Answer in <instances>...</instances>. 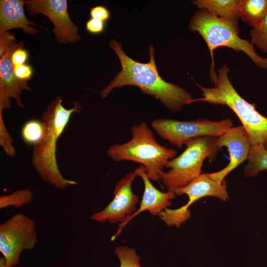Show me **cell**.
I'll list each match as a JSON object with an SVG mask.
<instances>
[{
    "mask_svg": "<svg viewBox=\"0 0 267 267\" xmlns=\"http://www.w3.org/2000/svg\"><path fill=\"white\" fill-rule=\"evenodd\" d=\"M109 44L118 56L122 69L109 84L100 91L102 99L106 98L114 89L134 86L139 88L144 93L159 99L174 113L189 104L192 99L189 92L176 84L165 81L160 76L156 65L153 45H150L149 48V62L143 63L128 56L118 41L112 39Z\"/></svg>",
    "mask_w": 267,
    "mask_h": 267,
    "instance_id": "6da1fadb",
    "label": "cell"
},
{
    "mask_svg": "<svg viewBox=\"0 0 267 267\" xmlns=\"http://www.w3.org/2000/svg\"><path fill=\"white\" fill-rule=\"evenodd\" d=\"M63 97L57 96L48 104L41 117L44 126V136L34 146L32 165L45 182L56 189H65L77 182L65 178L60 172L56 159L57 140L74 113L82 110L80 103L73 102L74 107L67 109L62 104Z\"/></svg>",
    "mask_w": 267,
    "mask_h": 267,
    "instance_id": "7a4b0ae2",
    "label": "cell"
},
{
    "mask_svg": "<svg viewBox=\"0 0 267 267\" xmlns=\"http://www.w3.org/2000/svg\"><path fill=\"white\" fill-rule=\"evenodd\" d=\"M229 71L226 65L220 68L216 78L212 82L213 87L206 88L196 83L202 91V97L191 99L189 104L200 101L228 106L242 123L251 146L261 145L267 150V118L257 111L255 105L239 94L229 79Z\"/></svg>",
    "mask_w": 267,
    "mask_h": 267,
    "instance_id": "3957f363",
    "label": "cell"
},
{
    "mask_svg": "<svg viewBox=\"0 0 267 267\" xmlns=\"http://www.w3.org/2000/svg\"><path fill=\"white\" fill-rule=\"evenodd\" d=\"M131 134L132 138L127 142L111 145L107 151L108 156L114 161L140 163L150 180H159L167 163L176 156L177 151L159 144L144 122L133 126Z\"/></svg>",
    "mask_w": 267,
    "mask_h": 267,
    "instance_id": "277c9868",
    "label": "cell"
},
{
    "mask_svg": "<svg viewBox=\"0 0 267 267\" xmlns=\"http://www.w3.org/2000/svg\"><path fill=\"white\" fill-rule=\"evenodd\" d=\"M188 28L200 35L207 45L211 58L210 75L212 82L217 77L214 51L220 47H227L236 52L242 51L257 66L267 69V58L259 55L254 45L241 38L238 36L239 30L228 22L211 15L205 10L199 9L192 16Z\"/></svg>",
    "mask_w": 267,
    "mask_h": 267,
    "instance_id": "5b68a950",
    "label": "cell"
},
{
    "mask_svg": "<svg viewBox=\"0 0 267 267\" xmlns=\"http://www.w3.org/2000/svg\"><path fill=\"white\" fill-rule=\"evenodd\" d=\"M218 136H201L190 140L185 150L179 156L169 160L166 167L169 170L162 172L159 180L167 191H174L187 185L201 174L205 159L212 161L220 149L217 144Z\"/></svg>",
    "mask_w": 267,
    "mask_h": 267,
    "instance_id": "8992f818",
    "label": "cell"
},
{
    "mask_svg": "<svg viewBox=\"0 0 267 267\" xmlns=\"http://www.w3.org/2000/svg\"><path fill=\"white\" fill-rule=\"evenodd\" d=\"M151 126L162 138L180 148L197 137L219 136L233 127V123L230 118L219 121L207 119L178 121L160 118L153 120Z\"/></svg>",
    "mask_w": 267,
    "mask_h": 267,
    "instance_id": "52a82bcc",
    "label": "cell"
},
{
    "mask_svg": "<svg viewBox=\"0 0 267 267\" xmlns=\"http://www.w3.org/2000/svg\"><path fill=\"white\" fill-rule=\"evenodd\" d=\"M37 242L35 222L23 214L16 213L0 224V251L6 267L17 266L21 254L34 248Z\"/></svg>",
    "mask_w": 267,
    "mask_h": 267,
    "instance_id": "ba28073f",
    "label": "cell"
},
{
    "mask_svg": "<svg viewBox=\"0 0 267 267\" xmlns=\"http://www.w3.org/2000/svg\"><path fill=\"white\" fill-rule=\"evenodd\" d=\"M174 192L178 196L186 194L188 198L187 203L177 209L166 208L159 217L167 225L176 227L190 218L189 208L197 200L206 196L215 197L222 201L229 199L226 182L220 183L211 178L208 174H201L187 185L176 189Z\"/></svg>",
    "mask_w": 267,
    "mask_h": 267,
    "instance_id": "9c48e42d",
    "label": "cell"
},
{
    "mask_svg": "<svg viewBox=\"0 0 267 267\" xmlns=\"http://www.w3.org/2000/svg\"><path fill=\"white\" fill-rule=\"evenodd\" d=\"M27 10L32 16L43 14L53 23V33L58 43H73L80 40L79 26L71 20L66 0H29L25 1Z\"/></svg>",
    "mask_w": 267,
    "mask_h": 267,
    "instance_id": "30bf717a",
    "label": "cell"
},
{
    "mask_svg": "<svg viewBox=\"0 0 267 267\" xmlns=\"http://www.w3.org/2000/svg\"><path fill=\"white\" fill-rule=\"evenodd\" d=\"M137 177L135 170L118 180L113 191V199L103 210L91 215L90 219L100 223L120 224L126 221L136 211L139 198L133 192L132 185Z\"/></svg>",
    "mask_w": 267,
    "mask_h": 267,
    "instance_id": "8fae6325",
    "label": "cell"
},
{
    "mask_svg": "<svg viewBox=\"0 0 267 267\" xmlns=\"http://www.w3.org/2000/svg\"><path fill=\"white\" fill-rule=\"evenodd\" d=\"M217 144L219 149L222 147L227 148L230 161L223 169L208 175L211 178L222 183L229 173L248 160L251 145L247 133L242 125L228 129L218 137Z\"/></svg>",
    "mask_w": 267,
    "mask_h": 267,
    "instance_id": "7c38bea8",
    "label": "cell"
},
{
    "mask_svg": "<svg viewBox=\"0 0 267 267\" xmlns=\"http://www.w3.org/2000/svg\"><path fill=\"white\" fill-rule=\"evenodd\" d=\"M138 177L142 178L144 183V191L139 208L124 222L119 224L117 231L111 238L114 240L122 231L123 228L136 216L145 211H149L154 215H159L165 209L172 205L171 200L175 198L176 194L174 191H167L163 192L156 188L151 182L148 177L146 169L142 165L136 169Z\"/></svg>",
    "mask_w": 267,
    "mask_h": 267,
    "instance_id": "4fadbf2b",
    "label": "cell"
},
{
    "mask_svg": "<svg viewBox=\"0 0 267 267\" xmlns=\"http://www.w3.org/2000/svg\"><path fill=\"white\" fill-rule=\"evenodd\" d=\"M13 52H7L0 57V122L3 121L4 109L11 108L9 99L14 98L17 105L24 108L21 94L23 90H31L28 81L19 80L15 75L11 61Z\"/></svg>",
    "mask_w": 267,
    "mask_h": 267,
    "instance_id": "5bb4252c",
    "label": "cell"
},
{
    "mask_svg": "<svg viewBox=\"0 0 267 267\" xmlns=\"http://www.w3.org/2000/svg\"><path fill=\"white\" fill-rule=\"evenodd\" d=\"M25 1L22 0H1L0 1V34L8 32L14 28H22L28 34L35 35L41 32L38 26L46 29L33 23L25 16L24 6Z\"/></svg>",
    "mask_w": 267,
    "mask_h": 267,
    "instance_id": "9a60e30c",
    "label": "cell"
},
{
    "mask_svg": "<svg viewBox=\"0 0 267 267\" xmlns=\"http://www.w3.org/2000/svg\"><path fill=\"white\" fill-rule=\"evenodd\" d=\"M238 0H196L192 1L198 8L225 20L239 30V19L237 10Z\"/></svg>",
    "mask_w": 267,
    "mask_h": 267,
    "instance_id": "2e32d148",
    "label": "cell"
},
{
    "mask_svg": "<svg viewBox=\"0 0 267 267\" xmlns=\"http://www.w3.org/2000/svg\"><path fill=\"white\" fill-rule=\"evenodd\" d=\"M237 10L244 22L257 28L267 13V0H238Z\"/></svg>",
    "mask_w": 267,
    "mask_h": 267,
    "instance_id": "e0dca14e",
    "label": "cell"
},
{
    "mask_svg": "<svg viewBox=\"0 0 267 267\" xmlns=\"http://www.w3.org/2000/svg\"><path fill=\"white\" fill-rule=\"evenodd\" d=\"M265 170H267V150L261 145L251 146L248 163L244 168L245 175L254 177Z\"/></svg>",
    "mask_w": 267,
    "mask_h": 267,
    "instance_id": "ac0fdd59",
    "label": "cell"
},
{
    "mask_svg": "<svg viewBox=\"0 0 267 267\" xmlns=\"http://www.w3.org/2000/svg\"><path fill=\"white\" fill-rule=\"evenodd\" d=\"M44 132V126L41 120L31 119L23 125L21 136L25 144L34 146L42 139Z\"/></svg>",
    "mask_w": 267,
    "mask_h": 267,
    "instance_id": "d6986e66",
    "label": "cell"
},
{
    "mask_svg": "<svg viewBox=\"0 0 267 267\" xmlns=\"http://www.w3.org/2000/svg\"><path fill=\"white\" fill-rule=\"evenodd\" d=\"M33 198L32 191L28 188L16 190L8 195L0 196V209L9 206L21 207L30 203Z\"/></svg>",
    "mask_w": 267,
    "mask_h": 267,
    "instance_id": "ffe728a7",
    "label": "cell"
},
{
    "mask_svg": "<svg viewBox=\"0 0 267 267\" xmlns=\"http://www.w3.org/2000/svg\"><path fill=\"white\" fill-rule=\"evenodd\" d=\"M120 262L119 267H142L139 256L134 248L128 246H118L114 250Z\"/></svg>",
    "mask_w": 267,
    "mask_h": 267,
    "instance_id": "44dd1931",
    "label": "cell"
},
{
    "mask_svg": "<svg viewBox=\"0 0 267 267\" xmlns=\"http://www.w3.org/2000/svg\"><path fill=\"white\" fill-rule=\"evenodd\" d=\"M249 36L250 42L267 53V13L259 26L251 29Z\"/></svg>",
    "mask_w": 267,
    "mask_h": 267,
    "instance_id": "7402d4cb",
    "label": "cell"
},
{
    "mask_svg": "<svg viewBox=\"0 0 267 267\" xmlns=\"http://www.w3.org/2000/svg\"><path fill=\"white\" fill-rule=\"evenodd\" d=\"M24 45L23 42L17 43L14 34L7 32L0 34V57L9 51H14L17 47Z\"/></svg>",
    "mask_w": 267,
    "mask_h": 267,
    "instance_id": "603a6c76",
    "label": "cell"
},
{
    "mask_svg": "<svg viewBox=\"0 0 267 267\" xmlns=\"http://www.w3.org/2000/svg\"><path fill=\"white\" fill-rule=\"evenodd\" d=\"M91 18L99 20L106 22L111 17V13L108 8L104 5H96L92 7L89 12Z\"/></svg>",
    "mask_w": 267,
    "mask_h": 267,
    "instance_id": "cb8c5ba5",
    "label": "cell"
},
{
    "mask_svg": "<svg viewBox=\"0 0 267 267\" xmlns=\"http://www.w3.org/2000/svg\"><path fill=\"white\" fill-rule=\"evenodd\" d=\"M85 28L86 31L91 34H101L105 30L106 22L90 18L87 21Z\"/></svg>",
    "mask_w": 267,
    "mask_h": 267,
    "instance_id": "d4e9b609",
    "label": "cell"
},
{
    "mask_svg": "<svg viewBox=\"0 0 267 267\" xmlns=\"http://www.w3.org/2000/svg\"><path fill=\"white\" fill-rule=\"evenodd\" d=\"M14 71L18 79L25 81L31 79L33 74L32 66L26 63L14 66Z\"/></svg>",
    "mask_w": 267,
    "mask_h": 267,
    "instance_id": "484cf974",
    "label": "cell"
},
{
    "mask_svg": "<svg viewBox=\"0 0 267 267\" xmlns=\"http://www.w3.org/2000/svg\"><path fill=\"white\" fill-rule=\"evenodd\" d=\"M23 45L17 47L12 54L11 61L14 66L25 64L28 59V52L23 48Z\"/></svg>",
    "mask_w": 267,
    "mask_h": 267,
    "instance_id": "4316f807",
    "label": "cell"
},
{
    "mask_svg": "<svg viewBox=\"0 0 267 267\" xmlns=\"http://www.w3.org/2000/svg\"><path fill=\"white\" fill-rule=\"evenodd\" d=\"M0 267H6L5 259L3 256L0 258Z\"/></svg>",
    "mask_w": 267,
    "mask_h": 267,
    "instance_id": "83f0119b",
    "label": "cell"
}]
</instances>
